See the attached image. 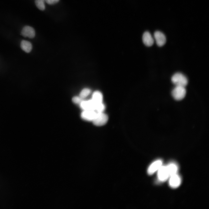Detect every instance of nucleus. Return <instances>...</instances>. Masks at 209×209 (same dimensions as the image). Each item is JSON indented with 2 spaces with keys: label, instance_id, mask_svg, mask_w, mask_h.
Masks as SVG:
<instances>
[{
  "label": "nucleus",
  "instance_id": "dca6fc26",
  "mask_svg": "<svg viewBox=\"0 0 209 209\" xmlns=\"http://www.w3.org/2000/svg\"><path fill=\"white\" fill-rule=\"evenodd\" d=\"M45 0H35V3L37 7L40 10H43L45 8Z\"/></svg>",
  "mask_w": 209,
  "mask_h": 209
},
{
  "label": "nucleus",
  "instance_id": "7ed1b4c3",
  "mask_svg": "<svg viewBox=\"0 0 209 209\" xmlns=\"http://www.w3.org/2000/svg\"><path fill=\"white\" fill-rule=\"evenodd\" d=\"M108 120V116L103 112H97L95 118L92 122L94 125L100 126L105 124Z\"/></svg>",
  "mask_w": 209,
  "mask_h": 209
},
{
  "label": "nucleus",
  "instance_id": "9d476101",
  "mask_svg": "<svg viewBox=\"0 0 209 209\" xmlns=\"http://www.w3.org/2000/svg\"><path fill=\"white\" fill-rule=\"evenodd\" d=\"M21 34L24 37L33 38L35 36V32L33 27L27 26L23 28L21 32Z\"/></svg>",
  "mask_w": 209,
  "mask_h": 209
},
{
  "label": "nucleus",
  "instance_id": "ddd939ff",
  "mask_svg": "<svg viewBox=\"0 0 209 209\" xmlns=\"http://www.w3.org/2000/svg\"><path fill=\"white\" fill-rule=\"evenodd\" d=\"M20 46L21 49L27 53H30L32 48L31 43L30 42L25 40H23L21 41Z\"/></svg>",
  "mask_w": 209,
  "mask_h": 209
},
{
  "label": "nucleus",
  "instance_id": "f3484780",
  "mask_svg": "<svg viewBox=\"0 0 209 209\" xmlns=\"http://www.w3.org/2000/svg\"><path fill=\"white\" fill-rule=\"evenodd\" d=\"M84 100L79 96H75L72 98V102L75 104L80 105Z\"/></svg>",
  "mask_w": 209,
  "mask_h": 209
},
{
  "label": "nucleus",
  "instance_id": "a211bd4d",
  "mask_svg": "<svg viewBox=\"0 0 209 209\" xmlns=\"http://www.w3.org/2000/svg\"><path fill=\"white\" fill-rule=\"evenodd\" d=\"M60 0H45V2L49 5H53L58 3Z\"/></svg>",
  "mask_w": 209,
  "mask_h": 209
},
{
  "label": "nucleus",
  "instance_id": "39448f33",
  "mask_svg": "<svg viewBox=\"0 0 209 209\" xmlns=\"http://www.w3.org/2000/svg\"><path fill=\"white\" fill-rule=\"evenodd\" d=\"M91 99L88 100H83L79 105L83 110H93L96 111L97 105Z\"/></svg>",
  "mask_w": 209,
  "mask_h": 209
},
{
  "label": "nucleus",
  "instance_id": "6e6552de",
  "mask_svg": "<svg viewBox=\"0 0 209 209\" xmlns=\"http://www.w3.org/2000/svg\"><path fill=\"white\" fill-rule=\"evenodd\" d=\"M162 161L161 159L156 160L153 162L149 167L147 170L148 174L151 175L154 173L162 165Z\"/></svg>",
  "mask_w": 209,
  "mask_h": 209
},
{
  "label": "nucleus",
  "instance_id": "1a4fd4ad",
  "mask_svg": "<svg viewBox=\"0 0 209 209\" xmlns=\"http://www.w3.org/2000/svg\"><path fill=\"white\" fill-rule=\"evenodd\" d=\"M154 38L157 45L162 46L164 45L166 42V38L164 34L161 32L157 31L154 34Z\"/></svg>",
  "mask_w": 209,
  "mask_h": 209
},
{
  "label": "nucleus",
  "instance_id": "20e7f679",
  "mask_svg": "<svg viewBox=\"0 0 209 209\" xmlns=\"http://www.w3.org/2000/svg\"><path fill=\"white\" fill-rule=\"evenodd\" d=\"M170 176L167 166L162 165L158 170L157 177L158 180L161 182H164Z\"/></svg>",
  "mask_w": 209,
  "mask_h": 209
},
{
  "label": "nucleus",
  "instance_id": "f257e3e1",
  "mask_svg": "<svg viewBox=\"0 0 209 209\" xmlns=\"http://www.w3.org/2000/svg\"><path fill=\"white\" fill-rule=\"evenodd\" d=\"M171 81L175 86L185 87L188 83V80L187 78L180 73H177L174 74L172 77Z\"/></svg>",
  "mask_w": 209,
  "mask_h": 209
},
{
  "label": "nucleus",
  "instance_id": "4468645a",
  "mask_svg": "<svg viewBox=\"0 0 209 209\" xmlns=\"http://www.w3.org/2000/svg\"><path fill=\"white\" fill-rule=\"evenodd\" d=\"M166 166L170 176L177 173L178 170V167L176 163L174 162H171Z\"/></svg>",
  "mask_w": 209,
  "mask_h": 209
},
{
  "label": "nucleus",
  "instance_id": "f8f14e48",
  "mask_svg": "<svg viewBox=\"0 0 209 209\" xmlns=\"http://www.w3.org/2000/svg\"><path fill=\"white\" fill-rule=\"evenodd\" d=\"M103 98L102 93L99 91H95L92 94L91 99L97 104L103 102Z\"/></svg>",
  "mask_w": 209,
  "mask_h": 209
},
{
  "label": "nucleus",
  "instance_id": "9b49d317",
  "mask_svg": "<svg viewBox=\"0 0 209 209\" xmlns=\"http://www.w3.org/2000/svg\"><path fill=\"white\" fill-rule=\"evenodd\" d=\"M142 40L144 44L147 46H152L154 43V39L148 31L145 32L142 36Z\"/></svg>",
  "mask_w": 209,
  "mask_h": 209
},
{
  "label": "nucleus",
  "instance_id": "0eeeda50",
  "mask_svg": "<svg viewBox=\"0 0 209 209\" xmlns=\"http://www.w3.org/2000/svg\"><path fill=\"white\" fill-rule=\"evenodd\" d=\"M181 181L180 176L176 173L170 177L169 183L171 188H175L180 185Z\"/></svg>",
  "mask_w": 209,
  "mask_h": 209
},
{
  "label": "nucleus",
  "instance_id": "423d86ee",
  "mask_svg": "<svg viewBox=\"0 0 209 209\" xmlns=\"http://www.w3.org/2000/svg\"><path fill=\"white\" fill-rule=\"evenodd\" d=\"M97 113L93 110H84L81 113V116L82 119L85 120L92 121Z\"/></svg>",
  "mask_w": 209,
  "mask_h": 209
},
{
  "label": "nucleus",
  "instance_id": "2eb2a0df",
  "mask_svg": "<svg viewBox=\"0 0 209 209\" xmlns=\"http://www.w3.org/2000/svg\"><path fill=\"white\" fill-rule=\"evenodd\" d=\"M91 90L88 88H85L80 92L79 96L83 99L87 97L91 93Z\"/></svg>",
  "mask_w": 209,
  "mask_h": 209
},
{
  "label": "nucleus",
  "instance_id": "f03ea898",
  "mask_svg": "<svg viewBox=\"0 0 209 209\" xmlns=\"http://www.w3.org/2000/svg\"><path fill=\"white\" fill-rule=\"evenodd\" d=\"M186 94V90L185 87L180 86H175L172 92V97L177 100L183 99Z\"/></svg>",
  "mask_w": 209,
  "mask_h": 209
}]
</instances>
